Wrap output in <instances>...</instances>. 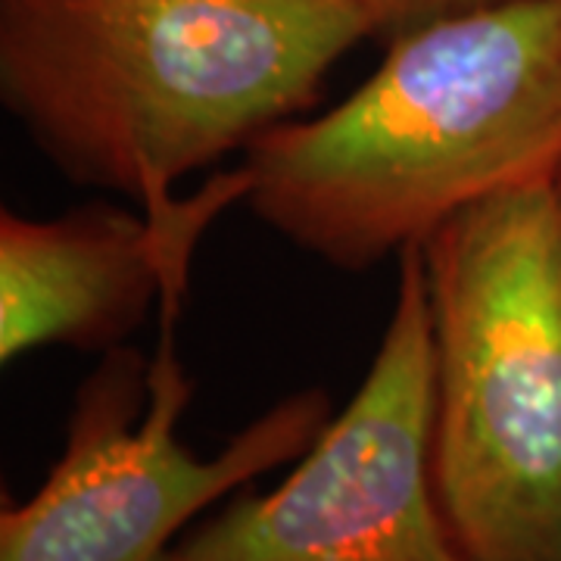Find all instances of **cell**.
<instances>
[{"label": "cell", "mask_w": 561, "mask_h": 561, "mask_svg": "<svg viewBox=\"0 0 561 561\" xmlns=\"http://www.w3.org/2000/svg\"><path fill=\"white\" fill-rule=\"evenodd\" d=\"M243 169L250 209L346 272L556 175L561 0H505L402 32L334 110L262 131Z\"/></svg>", "instance_id": "cell-1"}, {"label": "cell", "mask_w": 561, "mask_h": 561, "mask_svg": "<svg viewBox=\"0 0 561 561\" xmlns=\"http://www.w3.org/2000/svg\"><path fill=\"white\" fill-rule=\"evenodd\" d=\"M365 35L362 0H0V94L66 179L160 216Z\"/></svg>", "instance_id": "cell-2"}, {"label": "cell", "mask_w": 561, "mask_h": 561, "mask_svg": "<svg viewBox=\"0 0 561 561\" xmlns=\"http://www.w3.org/2000/svg\"><path fill=\"white\" fill-rule=\"evenodd\" d=\"M419 250L443 524L465 561H561V172L468 206Z\"/></svg>", "instance_id": "cell-3"}, {"label": "cell", "mask_w": 561, "mask_h": 561, "mask_svg": "<svg viewBox=\"0 0 561 561\" xmlns=\"http://www.w3.org/2000/svg\"><path fill=\"white\" fill-rule=\"evenodd\" d=\"M184 294H162L160 350H106L84 378L62 456L32 500L3 505L0 561H169L194 515L297 461L331 421L321 390H300L201 459L179 440L191 402L172 324Z\"/></svg>", "instance_id": "cell-4"}, {"label": "cell", "mask_w": 561, "mask_h": 561, "mask_svg": "<svg viewBox=\"0 0 561 561\" xmlns=\"http://www.w3.org/2000/svg\"><path fill=\"white\" fill-rule=\"evenodd\" d=\"M434 328L421 250L353 400L297 468L181 537L169 561H465L443 524L434 474Z\"/></svg>", "instance_id": "cell-5"}, {"label": "cell", "mask_w": 561, "mask_h": 561, "mask_svg": "<svg viewBox=\"0 0 561 561\" xmlns=\"http://www.w3.org/2000/svg\"><path fill=\"white\" fill-rule=\"evenodd\" d=\"M247 169L201 187L169 213L84 206L60 219L0 213V359L41 346L116 350L150 302L187 290L203 228L247 197Z\"/></svg>", "instance_id": "cell-6"}, {"label": "cell", "mask_w": 561, "mask_h": 561, "mask_svg": "<svg viewBox=\"0 0 561 561\" xmlns=\"http://www.w3.org/2000/svg\"><path fill=\"white\" fill-rule=\"evenodd\" d=\"M496 3H505V0H362L371 35H381V38H397L424 22L471 13V10L496 7Z\"/></svg>", "instance_id": "cell-7"}]
</instances>
